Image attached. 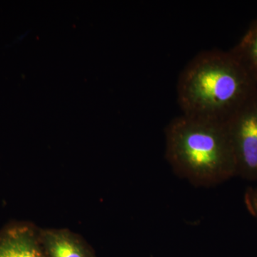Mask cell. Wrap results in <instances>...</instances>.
Masks as SVG:
<instances>
[{
  "instance_id": "3957f363",
  "label": "cell",
  "mask_w": 257,
  "mask_h": 257,
  "mask_svg": "<svg viewBox=\"0 0 257 257\" xmlns=\"http://www.w3.org/2000/svg\"><path fill=\"white\" fill-rule=\"evenodd\" d=\"M236 159L237 175L257 179V93L225 122Z\"/></svg>"
},
{
  "instance_id": "52a82bcc",
  "label": "cell",
  "mask_w": 257,
  "mask_h": 257,
  "mask_svg": "<svg viewBox=\"0 0 257 257\" xmlns=\"http://www.w3.org/2000/svg\"><path fill=\"white\" fill-rule=\"evenodd\" d=\"M244 200L248 210L257 219V187L246 191Z\"/></svg>"
},
{
  "instance_id": "5b68a950",
  "label": "cell",
  "mask_w": 257,
  "mask_h": 257,
  "mask_svg": "<svg viewBox=\"0 0 257 257\" xmlns=\"http://www.w3.org/2000/svg\"><path fill=\"white\" fill-rule=\"evenodd\" d=\"M39 239L47 257H96L85 241L67 229H43Z\"/></svg>"
},
{
  "instance_id": "277c9868",
  "label": "cell",
  "mask_w": 257,
  "mask_h": 257,
  "mask_svg": "<svg viewBox=\"0 0 257 257\" xmlns=\"http://www.w3.org/2000/svg\"><path fill=\"white\" fill-rule=\"evenodd\" d=\"M0 257H47L38 231L28 224L8 226L0 231Z\"/></svg>"
},
{
  "instance_id": "7a4b0ae2",
  "label": "cell",
  "mask_w": 257,
  "mask_h": 257,
  "mask_svg": "<svg viewBox=\"0 0 257 257\" xmlns=\"http://www.w3.org/2000/svg\"><path fill=\"white\" fill-rule=\"evenodd\" d=\"M165 157L179 177L211 187L237 175L225 123L182 114L165 128Z\"/></svg>"
},
{
  "instance_id": "6da1fadb",
  "label": "cell",
  "mask_w": 257,
  "mask_h": 257,
  "mask_svg": "<svg viewBox=\"0 0 257 257\" xmlns=\"http://www.w3.org/2000/svg\"><path fill=\"white\" fill-rule=\"evenodd\" d=\"M256 93V79L231 51L197 54L177 84L182 114L223 123Z\"/></svg>"
},
{
  "instance_id": "8992f818",
  "label": "cell",
  "mask_w": 257,
  "mask_h": 257,
  "mask_svg": "<svg viewBox=\"0 0 257 257\" xmlns=\"http://www.w3.org/2000/svg\"><path fill=\"white\" fill-rule=\"evenodd\" d=\"M231 52L257 80V19L251 23Z\"/></svg>"
}]
</instances>
